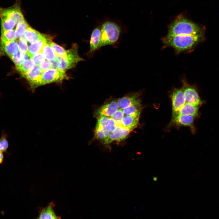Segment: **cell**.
Instances as JSON below:
<instances>
[{"mask_svg":"<svg viewBox=\"0 0 219 219\" xmlns=\"http://www.w3.org/2000/svg\"><path fill=\"white\" fill-rule=\"evenodd\" d=\"M204 34L188 35H166L162 39L164 46L173 48L177 53L189 51L203 39Z\"/></svg>","mask_w":219,"mask_h":219,"instance_id":"1","label":"cell"},{"mask_svg":"<svg viewBox=\"0 0 219 219\" xmlns=\"http://www.w3.org/2000/svg\"><path fill=\"white\" fill-rule=\"evenodd\" d=\"M202 26L191 22L182 15L178 16L169 26L167 35H188L204 34Z\"/></svg>","mask_w":219,"mask_h":219,"instance_id":"2","label":"cell"},{"mask_svg":"<svg viewBox=\"0 0 219 219\" xmlns=\"http://www.w3.org/2000/svg\"><path fill=\"white\" fill-rule=\"evenodd\" d=\"M101 41L99 48L116 43L120 37L121 29L116 23L106 21L101 25Z\"/></svg>","mask_w":219,"mask_h":219,"instance_id":"3","label":"cell"},{"mask_svg":"<svg viewBox=\"0 0 219 219\" xmlns=\"http://www.w3.org/2000/svg\"><path fill=\"white\" fill-rule=\"evenodd\" d=\"M69 78L64 71L57 68H51L43 71L32 88H34L47 84L61 82Z\"/></svg>","mask_w":219,"mask_h":219,"instance_id":"4","label":"cell"},{"mask_svg":"<svg viewBox=\"0 0 219 219\" xmlns=\"http://www.w3.org/2000/svg\"><path fill=\"white\" fill-rule=\"evenodd\" d=\"M172 105V119L173 121L177 116L178 112L185 103L184 88L175 89L170 95Z\"/></svg>","mask_w":219,"mask_h":219,"instance_id":"5","label":"cell"},{"mask_svg":"<svg viewBox=\"0 0 219 219\" xmlns=\"http://www.w3.org/2000/svg\"><path fill=\"white\" fill-rule=\"evenodd\" d=\"M185 103L200 106L203 102L196 89L190 85L185 82H183Z\"/></svg>","mask_w":219,"mask_h":219,"instance_id":"6","label":"cell"},{"mask_svg":"<svg viewBox=\"0 0 219 219\" xmlns=\"http://www.w3.org/2000/svg\"><path fill=\"white\" fill-rule=\"evenodd\" d=\"M64 57L68 69L75 67L79 62L84 60L79 56L78 46L76 44L67 50L66 57Z\"/></svg>","mask_w":219,"mask_h":219,"instance_id":"7","label":"cell"},{"mask_svg":"<svg viewBox=\"0 0 219 219\" xmlns=\"http://www.w3.org/2000/svg\"><path fill=\"white\" fill-rule=\"evenodd\" d=\"M139 92L128 94L117 100L119 108L123 109L130 106L141 103Z\"/></svg>","mask_w":219,"mask_h":219,"instance_id":"8","label":"cell"},{"mask_svg":"<svg viewBox=\"0 0 219 219\" xmlns=\"http://www.w3.org/2000/svg\"><path fill=\"white\" fill-rule=\"evenodd\" d=\"M0 16H5L13 19L16 25L25 20L20 7L17 5L7 9L0 8Z\"/></svg>","mask_w":219,"mask_h":219,"instance_id":"9","label":"cell"},{"mask_svg":"<svg viewBox=\"0 0 219 219\" xmlns=\"http://www.w3.org/2000/svg\"><path fill=\"white\" fill-rule=\"evenodd\" d=\"M119 109L117 101L114 100L105 104L97 109L95 115L99 117L102 116L111 117Z\"/></svg>","mask_w":219,"mask_h":219,"instance_id":"10","label":"cell"},{"mask_svg":"<svg viewBox=\"0 0 219 219\" xmlns=\"http://www.w3.org/2000/svg\"><path fill=\"white\" fill-rule=\"evenodd\" d=\"M49 37L45 36L42 38L32 43L29 46L27 52L28 56L31 59L33 56L35 54L41 52L42 48L45 43L49 44L51 42Z\"/></svg>","mask_w":219,"mask_h":219,"instance_id":"11","label":"cell"},{"mask_svg":"<svg viewBox=\"0 0 219 219\" xmlns=\"http://www.w3.org/2000/svg\"><path fill=\"white\" fill-rule=\"evenodd\" d=\"M132 130L121 126H117L116 129L110 134L105 144H109L114 140L120 141L126 137Z\"/></svg>","mask_w":219,"mask_h":219,"instance_id":"12","label":"cell"},{"mask_svg":"<svg viewBox=\"0 0 219 219\" xmlns=\"http://www.w3.org/2000/svg\"><path fill=\"white\" fill-rule=\"evenodd\" d=\"M101 25L96 27L93 30L90 36L89 53L92 54L99 49L101 41Z\"/></svg>","mask_w":219,"mask_h":219,"instance_id":"13","label":"cell"},{"mask_svg":"<svg viewBox=\"0 0 219 219\" xmlns=\"http://www.w3.org/2000/svg\"><path fill=\"white\" fill-rule=\"evenodd\" d=\"M43 72L39 64H36L27 72L22 75L29 81L32 87Z\"/></svg>","mask_w":219,"mask_h":219,"instance_id":"14","label":"cell"},{"mask_svg":"<svg viewBox=\"0 0 219 219\" xmlns=\"http://www.w3.org/2000/svg\"><path fill=\"white\" fill-rule=\"evenodd\" d=\"M195 117L189 115H179L175 118L173 122L179 125L188 126L191 128L194 132L195 128L193 123Z\"/></svg>","mask_w":219,"mask_h":219,"instance_id":"15","label":"cell"},{"mask_svg":"<svg viewBox=\"0 0 219 219\" xmlns=\"http://www.w3.org/2000/svg\"><path fill=\"white\" fill-rule=\"evenodd\" d=\"M199 106L185 103L179 110L177 115H189L196 117L198 115Z\"/></svg>","mask_w":219,"mask_h":219,"instance_id":"16","label":"cell"},{"mask_svg":"<svg viewBox=\"0 0 219 219\" xmlns=\"http://www.w3.org/2000/svg\"><path fill=\"white\" fill-rule=\"evenodd\" d=\"M1 43L2 49L9 57L19 51L18 44L15 41L1 42Z\"/></svg>","mask_w":219,"mask_h":219,"instance_id":"17","label":"cell"},{"mask_svg":"<svg viewBox=\"0 0 219 219\" xmlns=\"http://www.w3.org/2000/svg\"><path fill=\"white\" fill-rule=\"evenodd\" d=\"M140 115L124 116L122 119V125L131 130L135 128L138 124Z\"/></svg>","mask_w":219,"mask_h":219,"instance_id":"18","label":"cell"},{"mask_svg":"<svg viewBox=\"0 0 219 219\" xmlns=\"http://www.w3.org/2000/svg\"><path fill=\"white\" fill-rule=\"evenodd\" d=\"M54 205L53 203L51 202L47 206L42 209L40 211L37 218L55 219L60 218L56 216L53 209Z\"/></svg>","mask_w":219,"mask_h":219,"instance_id":"19","label":"cell"},{"mask_svg":"<svg viewBox=\"0 0 219 219\" xmlns=\"http://www.w3.org/2000/svg\"><path fill=\"white\" fill-rule=\"evenodd\" d=\"M24 35L26 41L32 43L42 38L45 35L29 26L26 30Z\"/></svg>","mask_w":219,"mask_h":219,"instance_id":"20","label":"cell"},{"mask_svg":"<svg viewBox=\"0 0 219 219\" xmlns=\"http://www.w3.org/2000/svg\"><path fill=\"white\" fill-rule=\"evenodd\" d=\"M1 19V30H7L12 29L16 25L13 19L5 16H0Z\"/></svg>","mask_w":219,"mask_h":219,"instance_id":"21","label":"cell"},{"mask_svg":"<svg viewBox=\"0 0 219 219\" xmlns=\"http://www.w3.org/2000/svg\"><path fill=\"white\" fill-rule=\"evenodd\" d=\"M141 103L133 105L121 109L124 116L140 115L141 110Z\"/></svg>","mask_w":219,"mask_h":219,"instance_id":"22","label":"cell"},{"mask_svg":"<svg viewBox=\"0 0 219 219\" xmlns=\"http://www.w3.org/2000/svg\"><path fill=\"white\" fill-rule=\"evenodd\" d=\"M29 27V24L25 20L18 23L15 30L16 39L23 37L26 30Z\"/></svg>","mask_w":219,"mask_h":219,"instance_id":"23","label":"cell"},{"mask_svg":"<svg viewBox=\"0 0 219 219\" xmlns=\"http://www.w3.org/2000/svg\"><path fill=\"white\" fill-rule=\"evenodd\" d=\"M35 63L32 59L24 60L19 65L16 67L17 69L22 74L27 72L34 66Z\"/></svg>","mask_w":219,"mask_h":219,"instance_id":"24","label":"cell"},{"mask_svg":"<svg viewBox=\"0 0 219 219\" xmlns=\"http://www.w3.org/2000/svg\"><path fill=\"white\" fill-rule=\"evenodd\" d=\"M45 58L50 61H53L55 58L54 52L49 44L45 43L41 50Z\"/></svg>","mask_w":219,"mask_h":219,"instance_id":"25","label":"cell"},{"mask_svg":"<svg viewBox=\"0 0 219 219\" xmlns=\"http://www.w3.org/2000/svg\"><path fill=\"white\" fill-rule=\"evenodd\" d=\"M15 30H1V42L16 41V39L15 37Z\"/></svg>","mask_w":219,"mask_h":219,"instance_id":"26","label":"cell"},{"mask_svg":"<svg viewBox=\"0 0 219 219\" xmlns=\"http://www.w3.org/2000/svg\"><path fill=\"white\" fill-rule=\"evenodd\" d=\"M16 67L19 65L24 60L28 59L26 54H23L20 51L10 57Z\"/></svg>","mask_w":219,"mask_h":219,"instance_id":"27","label":"cell"},{"mask_svg":"<svg viewBox=\"0 0 219 219\" xmlns=\"http://www.w3.org/2000/svg\"><path fill=\"white\" fill-rule=\"evenodd\" d=\"M49 45L53 49L55 55L66 57L67 50L52 41L50 43Z\"/></svg>","mask_w":219,"mask_h":219,"instance_id":"28","label":"cell"},{"mask_svg":"<svg viewBox=\"0 0 219 219\" xmlns=\"http://www.w3.org/2000/svg\"><path fill=\"white\" fill-rule=\"evenodd\" d=\"M8 134L3 131L0 138V151L2 152L6 151L9 147L7 140Z\"/></svg>","mask_w":219,"mask_h":219,"instance_id":"29","label":"cell"},{"mask_svg":"<svg viewBox=\"0 0 219 219\" xmlns=\"http://www.w3.org/2000/svg\"><path fill=\"white\" fill-rule=\"evenodd\" d=\"M117 126L115 121L109 117L105 122L104 128L111 133L116 129Z\"/></svg>","mask_w":219,"mask_h":219,"instance_id":"30","label":"cell"},{"mask_svg":"<svg viewBox=\"0 0 219 219\" xmlns=\"http://www.w3.org/2000/svg\"><path fill=\"white\" fill-rule=\"evenodd\" d=\"M20 52L23 54H26L28 50L26 40L23 37L19 38L18 43Z\"/></svg>","mask_w":219,"mask_h":219,"instance_id":"31","label":"cell"},{"mask_svg":"<svg viewBox=\"0 0 219 219\" xmlns=\"http://www.w3.org/2000/svg\"><path fill=\"white\" fill-rule=\"evenodd\" d=\"M124 116L121 109H118L110 117L116 122L117 125L123 126L121 124V120Z\"/></svg>","mask_w":219,"mask_h":219,"instance_id":"32","label":"cell"},{"mask_svg":"<svg viewBox=\"0 0 219 219\" xmlns=\"http://www.w3.org/2000/svg\"><path fill=\"white\" fill-rule=\"evenodd\" d=\"M109 117L105 116H102L99 117L95 130H103L105 127V122Z\"/></svg>","mask_w":219,"mask_h":219,"instance_id":"33","label":"cell"},{"mask_svg":"<svg viewBox=\"0 0 219 219\" xmlns=\"http://www.w3.org/2000/svg\"><path fill=\"white\" fill-rule=\"evenodd\" d=\"M45 57L41 51L34 54L32 59L36 64H39L45 60Z\"/></svg>","mask_w":219,"mask_h":219,"instance_id":"34","label":"cell"},{"mask_svg":"<svg viewBox=\"0 0 219 219\" xmlns=\"http://www.w3.org/2000/svg\"><path fill=\"white\" fill-rule=\"evenodd\" d=\"M39 66L43 71L47 70L53 67L52 63L48 60H44L39 64Z\"/></svg>","mask_w":219,"mask_h":219,"instance_id":"35","label":"cell"},{"mask_svg":"<svg viewBox=\"0 0 219 219\" xmlns=\"http://www.w3.org/2000/svg\"><path fill=\"white\" fill-rule=\"evenodd\" d=\"M95 137L97 139L103 140L104 141L106 137L103 130H95Z\"/></svg>","mask_w":219,"mask_h":219,"instance_id":"36","label":"cell"},{"mask_svg":"<svg viewBox=\"0 0 219 219\" xmlns=\"http://www.w3.org/2000/svg\"><path fill=\"white\" fill-rule=\"evenodd\" d=\"M3 158L4 156L2 152L0 151V164L2 162Z\"/></svg>","mask_w":219,"mask_h":219,"instance_id":"37","label":"cell"},{"mask_svg":"<svg viewBox=\"0 0 219 219\" xmlns=\"http://www.w3.org/2000/svg\"><path fill=\"white\" fill-rule=\"evenodd\" d=\"M158 177L157 176H154L153 178V180L154 181H156L158 180Z\"/></svg>","mask_w":219,"mask_h":219,"instance_id":"38","label":"cell"}]
</instances>
